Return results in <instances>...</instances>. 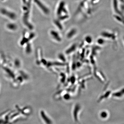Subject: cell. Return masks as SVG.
<instances>
[{
  "mask_svg": "<svg viewBox=\"0 0 124 124\" xmlns=\"http://www.w3.org/2000/svg\"><path fill=\"white\" fill-rule=\"evenodd\" d=\"M109 113L107 110L101 111L99 114V116L102 119H107L109 117Z\"/></svg>",
  "mask_w": 124,
  "mask_h": 124,
  "instance_id": "obj_3",
  "label": "cell"
},
{
  "mask_svg": "<svg viewBox=\"0 0 124 124\" xmlns=\"http://www.w3.org/2000/svg\"><path fill=\"white\" fill-rule=\"evenodd\" d=\"M36 2H37V4H38L39 5V6L40 7H42V10H44V12L45 13H48L49 12L48 10V9H46V8L45 7H44V6H43V5H42V4H41L40 2H39V1H38L36 0Z\"/></svg>",
  "mask_w": 124,
  "mask_h": 124,
  "instance_id": "obj_4",
  "label": "cell"
},
{
  "mask_svg": "<svg viewBox=\"0 0 124 124\" xmlns=\"http://www.w3.org/2000/svg\"><path fill=\"white\" fill-rule=\"evenodd\" d=\"M81 111V107L79 104H76L73 108L72 111V116L73 119L75 122L76 123H79V116L80 115Z\"/></svg>",
  "mask_w": 124,
  "mask_h": 124,
  "instance_id": "obj_1",
  "label": "cell"
},
{
  "mask_svg": "<svg viewBox=\"0 0 124 124\" xmlns=\"http://www.w3.org/2000/svg\"><path fill=\"white\" fill-rule=\"evenodd\" d=\"M40 115L43 122L45 124H53V121L45 111L41 110L40 112Z\"/></svg>",
  "mask_w": 124,
  "mask_h": 124,
  "instance_id": "obj_2",
  "label": "cell"
}]
</instances>
